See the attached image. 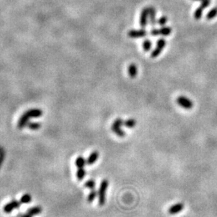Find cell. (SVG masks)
<instances>
[{"mask_svg": "<svg viewBox=\"0 0 217 217\" xmlns=\"http://www.w3.org/2000/svg\"><path fill=\"white\" fill-rule=\"evenodd\" d=\"M109 181L107 179L102 180L98 191V203L100 206H103L106 204V191H107Z\"/></svg>", "mask_w": 217, "mask_h": 217, "instance_id": "6da1fadb", "label": "cell"}, {"mask_svg": "<svg viewBox=\"0 0 217 217\" xmlns=\"http://www.w3.org/2000/svg\"><path fill=\"white\" fill-rule=\"evenodd\" d=\"M123 124H124V121H123L122 119L117 118L114 121V122L112 125V131L115 133L120 137H123L126 136V133L121 129V126H123Z\"/></svg>", "mask_w": 217, "mask_h": 217, "instance_id": "7a4b0ae2", "label": "cell"}, {"mask_svg": "<svg viewBox=\"0 0 217 217\" xmlns=\"http://www.w3.org/2000/svg\"><path fill=\"white\" fill-rule=\"evenodd\" d=\"M176 101L180 107L183 108L185 110H191L193 108V102L191 101V100L184 96H178Z\"/></svg>", "mask_w": 217, "mask_h": 217, "instance_id": "3957f363", "label": "cell"}, {"mask_svg": "<svg viewBox=\"0 0 217 217\" xmlns=\"http://www.w3.org/2000/svg\"><path fill=\"white\" fill-rule=\"evenodd\" d=\"M165 46H166L165 39H163V38L158 39V42H157V47H156L155 49H154V50L152 52V53H151V57L152 58L158 57L160 54H161L162 51L164 49Z\"/></svg>", "mask_w": 217, "mask_h": 217, "instance_id": "277c9868", "label": "cell"}, {"mask_svg": "<svg viewBox=\"0 0 217 217\" xmlns=\"http://www.w3.org/2000/svg\"><path fill=\"white\" fill-rule=\"evenodd\" d=\"M20 205L21 203L19 202V201L13 199V200H11L10 203L6 204L3 208V211L6 213H10V212H12L14 209H18V208H19Z\"/></svg>", "mask_w": 217, "mask_h": 217, "instance_id": "5b68a950", "label": "cell"}, {"mask_svg": "<svg viewBox=\"0 0 217 217\" xmlns=\"http://www.w3.org/2000/svg\"><path fill=\"white\" fill-rule=\"evenodd\" d=\"M147 35L146 30H131L128 32V36L130 38H140L145 37Z\"/></svg>", "mask_w": 217, "mask_h": 217, "instance_id": "8992f818", "label": "cell"}, {"mask_svg": "<svg viewBox=\"0 0 217 217\" xmlns=\"http://www.w3.org/2000/svg\"><path fill=\"white\" fill-rule=\"evenodd\" d=\"M184 208V204H181V203H178V204H174L171 208L168 209L169 214L171 215H175V214H178V212H182Z\"/></svg>", "mask_w": 217, "mask_h": 217, "instance_id": "52a82bcc", "label": "cell"}, {"mask_svg": "<svg viewBox=\"0 0 217 217\" xmlns=\"http://www.w3.org/2000/svg\"><path fill=\"white\" fill-rule=\"evenodd\" d=\"M149 15V8H145L142 11L141 16H140V25L142 28H145L147 23V17Z\"/></svg>", "mask_w": 217, "mask_h": 217, "instance_id": "ba28073f", "label": "cell"}, {"mask_svg": "<svg viewBox=\"0 0 217 217\" xmlns=\"http://www.w3.org/2000/svg\"><path fill=\"white\" fill-rule=\"evenodd\" d=\"M31 117L27 114L26 113H24L21 117L19 118V122H18V128L19 129H23V127H25L26 126H28V122H29V119Z\"/></svg>", "mask_w": 217, "mask_h": 217, "instance_id": "9c48e42d", "label": "cell"}, {"mask_svg": "<svg viewBox=\"0 0 217 217\" xmlns=\"http://www.w3.org/2000/svg\"><path fill=\"white\" fill-rule=\"evenodd\" d=\"M25 113H26L30 117H39L43 114L42 110H39V109H32V110H28V111L25 112Z\"/></svg>", "mask_w": 217, "mask_h": 217, "instance_id": "30bf717a", "label": "cell"}, {"mask_svg": "<svg viewBox=\"0 0 217 217\" xmlns=\"http://www.w3.org/2000/svg\"><path fill=\"white\" fill-rule=\"evenodd\" d=\"M149 16H150V23L152 26H154L156 23V11L153 7L149 8Z\"/></svg>", "mask_w": 217, "mask_h": 217, "instance_id": "8fae6325", "label": "cell"}, {"mask_svg": "<svg viewBox=\"0 0 217 217\" xmlns=\"http://www.w3.org/2000/svg\"><path fill=\"white\" fill-rule=\"evenodd\" d=\"M128 74L131 78H134L137 75V68L135 64H130L128 68Z\"/></svg>", "mask_w": 217, "mask_h": 217, "instance_id": "7c38bea8", "label": "cell"}, {"mask_svg": "<svg viewBox=\"0 0 217 217\" xmlns=\"http://www.w3.org/2000/svg\"><path fill=\"white\" fill-rule=\"evenodd\" d=\"M27 212H28L29 215H32V216H34V215H37L42 212V208H41L40 206L32 207V208H29V209L27 211Z\"/></svg>", "mask_w": 217, "mask_h": 217, "instance_id": "4fadbf2b", "label": "cell"}, {"mask_svg": "<svg viewBox=\"0 0 217 217\" xmlns=\"http://www.w3.org/2000/svg\"><path fill=\"white\" fill-rule=\"evenodd\" d=\"M98 157H99V153L97 152V151H93V152L89 156V158H88L87 164H89V165H92V164H93L96 160L98 159Z\"/></svg>", "mask_w": 217, "mask_h": 217, "instance_id": "5bb4252c", "label": "cell"}, {"mask_svg": "<svg viewBox=\"0 0 217 217\" xmlns=\"http://www.w3.org/2000/svg\"><path fill=\"white\" fill-rule=\"evenodd\" d=\"M123 126H125L127 128H134L136 126V121L133 118L128 119V120L125 121Z\"/></svg>", "mask_w": 217, "mask_h": 217, "instance_id": "9a60e30c", "label": "cell"}, {"mask_svg": "<svg viewBox=\"0 0 217 217\" xmlns=\"http://www.w3.org/2000/svg\"><path fill=\"white\" fill-rule=\"evenodd\" d=\"M171 31H172V30H171V28H170V27H163V28H162L161 29H159V35L167 36V35H171Z\"/></svg>", "mask_w": 217, "mask_h": 217, "instance_id": "2e32d148", "label": "cell"}, {"mask_svg": "<svg viewBox=\"0 0 217 217\" xmlns=\"http://www.w3.org/2000/svg\"><path fill=\"white\" fill-rule=\"evenodd\" d=\"M86 164L85 159L83 158V157H78L76 160V166L78 168H83L84 166Z\"/></svg>", "mask_w": 217, "mask_h": 217, "instance_id": "e0dca14e", "label": "cell"}, {"mask_svg": "<svg viewBox=\"0 0 217 217\" xmlns=\"http://www.w3.org/2000/svg\"><path fill=\"white\" fill-rule=\"evenodd\" d=\"M19 202L21 204H29V203L32 202V196L29 194H24L20 198Z\"/></svg>", "mask_w": 217, "mask_h": 217, "instance_id": "ac0fdd59", "label": "cell"}, {"mask_svg": "<svg viewBox=\"0 0 217 217\" xmlns=\"http://www.w3.org/2000/svg\"><path fill=\"white\" fill-rule=\"evenodd\" d=\"M151 46H152V43L150 42V39H145L142 44V48L145 52H149L151 49Z\"/></svg>", "mask_w": 217, "mask_h": 217, "instance_id": "d6986e66", "label": "cell"}, {"mask_svg": "<svg viewBox=\"0 0 217 217\" xmlns=\"http://www.w3.org/2000/svg\"><path fill=\"white\" fill-rule=\"evenodd\" d=\"M86 174L85 170L84 168H78L77 172H76V177L79 180H82Z\"/></svg>", "mask_w": 217, "mask_h": 217, "instance_id": "ffe728a7", "label": "cell"}, {"mask_svg": "<svg viewBox=\"0 0 217 217\" xmlns=\"http://www.w3.org/2000/svg\"><path fill=\"white\" fill-rule=\"evenodd\" d=\"M95 185H96V183H95L94 179L88 180L87 182L85 183V188H89V189H90V190L94 189Z\"/></svg>", "mask_w": 217, "mask_h": 217, "instance_id": "44dd1931", "label": "cell"}, {"mask_svg": "<svg viewBox=\"0 0 217 217\" xmlns=\"http://www.w3.org/2000/svg\"><path fill=\"white\" fill-rule=\"evenodd\" d=\"M216 15H217V8H215L208 12V14L207 15V19H212L213 18H215Z\"/></svg>", "mask_w": 217, "mask_h": 217, "instance_id": "7402d4cb", "label": "cell"}, {"mask_svg": "<svg viewBox=\"0 0 217 217\" xmlns=\"http://www.w3.org/2000/svg\"><path fill=\"white\" fill-rule=\"evenodd\" d=\"M28 127L31 130H38L41 127V125L38 122H28Z\"/></svg>", "mask_w": 217, "mask_h": 217, "instance_id": "603a6c76", "label": "cell"}, {"mask_svg": "<svg viewBox=\"0 0 217 217\" xmlns=\"http://www.w3.org/2000/svg\"><path fill=\"white\" fill-rule=\"evenodd\" d=\"M96 191H94V189L91 190V191H90V193H89V196H88V202L89 203H92L93 200H94V199L96 198Z\"/></svg>", "mask_w": 217, "mask_h": 217, "instance_id": "cb8c5ba5", "label": "cell"}, {"mask_svg": "<svg viewBox=\"0 0 217 217\" xmlns=\"http://www.w3.org/2000/svg\"><path fill=\"white\" fill-rule=\"evenodd\" d=\"M203 10H204V8H202L201 7H199V8H198V9L195 11V15H194V17H195L196 19H199L202 17V14H203Z\"/></svg>", "mask_w": 217, "mask_h": 217, "instance_id": "d4e9b609", "label": "cell"}, {"mask_svg": "<svg viewBox=\"0 0 217 217\" xmlns=\"http://www.w3.org/2000/svg\"><path fill=\"white\" fill-rule=\"evenodd\" d=\"M167 18L166 16H163L161 17L159 19H158V23L159 25H161V26H164L166 23H167Z\"/></svg>", "mask_w": 217, "mask_h": 217, "instance_id": "484cf974", "label": "cell"}, {"mask_svg": "<svg viewBox=\"0 0 217 217\" xmlns=\"http://www.w3.org/2000/svg\"><path fill=\"white\" fill-rule=\"evenodd\" d=\"M4 151L3 150H1L0 149V167H2L3 165V162L4 160Z\"/></svg>", "mask_w": 217, "mask_h": 217, "instance_id": "4316f807", "label": "cell"}, {"mask_svg": "<svg viewBox=\"0 0 217 217\" xmlns=\"http://www.w3.org/2000/svg\"><path fill=\"white\" fill-rule=\"evenodd\" d=\"M150 34H151L153 36H157V35H159V30L153 29L152 31L150 32Z\"/></svg>", "mask_w": 217, "mask_h": 217, "instance_id": "83f0119b", "label": "cell"}, {"mask_svg": "<svg viewBox=\"0 0 217 217\" xmlns=\"http://www.w3.org/2000/svg\"><path fill=\"white\" fill-rule=\"evenodd\" d=\"M18 217H32V215H29L27 212V213H19L18 214Z\"/></svg>", "mask_w": 217, "mask_h": 217, "instance_id": "f1b7e54d", "label": "cell"}, {"mask_svg": "<svg viewBox=\"0 0 217 217\" xmlns=\"http://www.w3.org/2000/svg\"><path fill=\"white\" fill-rule=\"evenodd\" d=\"M201 1H204V0H201Z\"/></svg>", "mask_w": 217, "mask_h": 217, "instance_id": "f546056e", "label": "cell"}]
</instances>
